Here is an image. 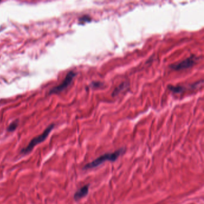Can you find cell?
<instances>
[{
  "label": "cell",
  "mask_w": 204,
  "mask_h": 204,
  "mask_svg": "<svg viewBox=\"0 0 204 204\" xmlns=\"http://www.w3.org/2000/svg\"><path fill=\"white\" fill-rule=\"evenodd\" d=\"M90 185H87L83 186L80 189H78L77 191L74 194V199L76 201H78L80 200L81 198L85 197L87 196L89 193V187Z\"/></svg>",
  "instance_id": "6"
},
{
  "label": "cell",
  "mask_w": 204,
  "mask_h": 204,
  "mask_svg": "<svg viewBox=\"0 0 204 204\" xmlns=\"http://www.w3.org/2000/svg\"><path fill=\"white\" fill-rule=\"evenodd\" d=\"M18 123H19V120H18L13 122L11 123H10V125L7 127V131L13 132L15 130H16L17 127H18Z\"/></svg>",
  "instance_id": "8"
},
{
  "label": "cell",
  "mask_w": 204,
  "mask_h": 204,
  "mask_svg": "<svg viewBox=\"0 0 204 204\" xmlns=\"http://www.w3.org/2000/svg\"><path fill=\"white\" fill-rule=\"evenodd\" d=\"M203 84V80H201V81H198L196 83H194L192 85H190L188 86H173V85H169L168 86V89H169L170 91H171L172 92H173L174 94H181L183 92H184L185 90H186L187 89H196L198 88H199L201 86H202Z\"/></svg>",
  "instance_id": "5"
},
{
  "label": "cell",
  "mask_w": 204,
  "mask_h": 204,
  "mask_svg": "<svg viewBox=\"0 0 204 204\" xmlns=\"http://www.w3.org/2000/svg\"><path fill=\"white\" fill-rule=\"evenodd\" d=\"M91 20H92V19L89 16L85 15V16H83L82 17H81L80 18H79L78 20L80 22V23H86V22H90Z\"/></svg>",
  "instance_id": "9"
},
{
  "label": "cell",
  "mask_w": 204,
  "mask_h": 204,
  "mask_svg": "<svg viewBox=\"0 0 204 204\" xmlns=\"http://www.w3.org/2000/svg\"><path fill=\"white\" fill-rule=\"evenodd\" d=\"M129 87V82L127 81H125L122 82L121 84H120L113 92L112 93V97H116L117 95H119L122 92L126 90L127 88Z\"/></svg>",
  "instance_id": "7"
},
{
  "label": "cell",
  "mask_w": 204,
  "mask_h": 204,
  "mask_svg": "<svg viewBox=\"0 0 204 204\" xmlns=\"http://www.w3.org/2000/svg\"><path fill=\"white\" fill-rule=\"evenodd\" d=\"M126 152V148L122 147L119 150H116L115 152L113 153H107L103 155H101L98 157L96 159L93 160L92 162L87 164L86 165L83 167V169H92L97 167L100 165L101 164H103L106 161H110V162H115L117 159L123 154L125 153Z\"/></svg>",
  "instance_id": "1"
},
{
  "label": "cell",
  "mask_w": 204,
  "mask_h": 204,
  "mask_svg": "<svg viewBox=\"0 0 204 204\" xmlns=\"http://www.w3.org/2000/svg\"><path fill=\"white\" fill-rule=\"evenodd\" d=\"M198 59V57L194 55H192L190 57L185 59L178 63L170 65L169 67L175 71H181L187 69L192 67L197 62Z\"/></svg>",
  "instance_id": "4"
},
{
  "label": "cell",
  "mask_w": 204,
  "mask_h": 204,
  "mask_svg": "<svg viewBox=\"0 0 204 204\" xmlns=\"http://www.w3.org/2000/svg\"><path fill=\"white\" fill-rule=\"evenodd\" d=\"M103 86V83L101 81H92L90 87L92 88H99Z\"/></svg>",
  "instance_id": "10"
},
{
  "label": "cell",
  "mask_w": 204,
  "mask_h": 204,
  "mask_svg": "<svg viewBox=\"0 0 204 204\" xmlns=\"http://www.w3.org/2000/svg\"><path fill=\"white\" fill-rule=\"evenodd\" d=\"M77 73L73 71H71L67 74L66 77L64 78V81L58 86L52 88L50 92V94H58L62 91H64L65 89H66L68 86L72 83L74 78L76 76Z\"/></svg>",
  "instance_id": "3"
},
{
  "label": "cell",
  "mask_w": 204,
  "mask_h": 204,
  "mask_svg": "<svg viewBox=\"0 0 204 204\" xmlns=\"http://www.w3.org/2000/svg\"><path fill=\"white\" fill-rule=\"evenodd\" d=\"M54 127H55L54 124L50 125L44 130V131L41 135L34 138L29 142L28 146L21 150L20 153L23 154V155H26V154L30 153L32 151V150L34 148V147H35V146H37L40 143L43 142L48 138V136H49V134L50 133L52 130L54 128Z\"/></svg>",
  "instance_id": "2"
}]
</instances>
